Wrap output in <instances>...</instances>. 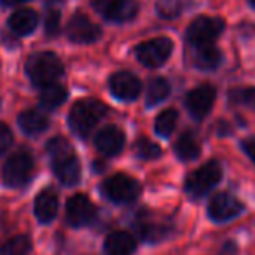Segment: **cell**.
Segmentation results:
<instances>
[{"label": "cell", "instance_id": "obj_28", "mask_svg": "<svg viewBox=\"0 0 255 255\" xmlns=\"http://www.w3.org/2000/svg\"><path fill=\"white\" fill-rule=\"evenodd\" d=\"M135 150L136 156L142 157V159H157L161 156V147L157 143H154L152 140L145 138V136L136 140Z\"/></svg>", "mask_w": 255, "mask_h": 255}, {"label": "cell", "instance_id": "obj_8", "mask_svg": "<svg viewBox=\"0 0 255 255\" xmlns=\"http://www.w3.org/2000/svg\"><path fill=\"white\" fill-rule=\"evenodd\" d=\"M173 51V42L168 37H157L142 42L135 49L136 60L147 68H157L163 63H166Z\"/></svg>", "mask_w": 255, "mask_h": 255}, {"label": "cell", "instance_id": "obj_33", "mask_svg": "<svg viewBox=\"0 0 255 255\" xmlns=\"http://www.w3.org/2000/svg\"><path fill=\"white\" fill-rule=\"evenodd\" d=\"M4 5H7V7H12V5H19V4H25V2H28V0H0Z\"/></svg>", "mask_w": 255, "mask_h": 255}, {"label": "cell", "instance_id": "obj_17", "mask_svg": "<svg viewBox=\"0 0 255 255\" xmlns=\"http://www.w3.org/2000/svg\"><path fill=\"white\" fill-rule=\"evenodd\" d=\"M35 217L39 222L49 224L54 220L58 213V194L53 189H44L35 198Z\"/></svg>", "mask_w": 255, "mask_h": 255}, {"label": "cell", "instance_id": "obj_34", "mask_svg": "<svg viewBox=\"0 0 255 255\" xmlns=\"http://www.w3.org/2000/svg\"><path fill=\"white\" fill-rule=\"evenodd\" d=\"M250 5L252 7H255V0H250Z\"/></svg>", "mask_w": 255, "mask_h": 255}, {"label": "cell", "instance_id": "obj_26", "mask_svg": "<svg viewBox=\"0 0 255 255\" xmlns=\"http://www.w3.org/2000/svg\"><path fill=\"white\" fill-rule=\"evenodd\" d=\"M136 229H138L142 240H145V241H159V240H163L168 233L166 226L154 224V222H150V220H142L140 224H136Z\"/></svg>", "mask_w": 255, "mask_h": 255}, {"label": "cell", "instance_id": "obj_11", "mask_svg": "<svg viewBox=\"0 0 255 255\" xmlns=\"http://www.w3.org/2000/svg\"><path fill=\"white\" fill-rule=\"evenodd\" d=\"M67 35L72 42L93 44L102 37V28L82 12H75L67 26Z\"/></svg>", "mask_w": 255, "mask_h": 255}, {"label": "cell", "instance_id": "obj_23", "mask_svg": "<svg viewBox=\"0 0 255 255\" xmlns=\"http://www.w3.org/2000/svg\"><path fill=\"white\" fill-rule=\"evenodd\" d=\"M171 88H170V82L163 77H156L150 81L149 88H147V95H145V102L149 107L157 105V103L164 102L170 95Z\"/></svg>", "mask_w": 255, "mask_h": 255}, {"label": "cell", "instance_id": "obj_25", "mask_svg": "<svg viewBox=\"0 0 255 255\" xmlns=\"http://www.w3.org/2000/svg\"><path fill=\"white\" fill-rule=\"evenodd\" d=\"M178 114L175 109H166L156 117V133L161 136H170L173 133L175 126H177Z\"/></svg>", "mask_w": 255, "mask_h": 255}, {"label": "cell", "instance_id": "obj_5", "mask_svg": "<svg viewBox=\"0 0 255 255\" xmlns=\"http://www.w3.org/2000/svg\"><path fill=\"white\" fill-rule=\"evenodd\" d=\"M102 192L110 201L117 203V205H124V203L135 201L142 192V187L129 175L116 173L102 184Z\"/></svg>", "mask_w": 255, "mask_h": 255}, {"label": "cell", "instance_id": "obj_18", "mask_svg": "<svg viewBox=\"0 0 255 255\" xmlns=\"http://www.w3.org/2000/svg\"><path fill=\"white\" fill-rule=\"evenodd\" d=\"M105 254L107 255H133L136 248L135 238L124 231H114L105 240Z\"/></svg>", "mask_w": 255, "mask_h": 255}, {"label": "cell", "instance_id": "obj_27", "mask_svg": "<svg viewBox=\"0 0 255 255\" xmlns=\"http://www.w3.org/2000/svg\"><path fill=\"white\" fill-rule=\"evenodd\" d=\"M32 243L28 236H16L0 248V255H28Z\"/></svg>", "mask_w": 255, "mask_h": 255}, {"label": "cell", "instance_id": "obj_19", "mask_svg": "<svg viewBox=\"0 0 255 255\" xmlns=\"http://www.w3.org/2000/svg\"><path fill=\"white\" fill-rule=\"evenodd\" d=\"M37 25H39V16L32 9H19L9 18V28L16 35H28L37 28Z\"/></svg>", "mask_w": 255, "mask_h": 255}, {"label": "cell", "instance_id": "obj_13", "mask_svg": "<svg viewBox=\"0 0 255 255\" xmlns=\"http://www.w3.org/2000/svg\"><path fill=\"white\" fill-rule=\"evenodd\" d=\"M96 219V208L84 194H75L67 201V222L72 227L89 226Z\"/></svg>", "mask_w": 255, "mask_h": 255}, {"label": "cell", "instance_id": "obj_32", "mask_svg": "<svg viewBox=\"0 0 255 255\" xmlns=\"http://www.w3.org/2000/svg\"><path fill=\"white\" fill-rule=\"evenodd\" d=\"M241 149H243L245 152H247V156L255 163V138L243 140V142H241Z\"/></svg>", "mask_w": 255, "mask_h": 255}, {"label": "cell", "instance_id": "obj_21", "mask_svg": "<svg viewBox=\"0 0 255 255\" xmlns=\"http://www.w3.org/2000/svg\"><path fill=\"white\" fill-rule=\"evenodd\" d=\"M196 68L199 70H217L222 61V53L215 46L196 47V53L192 56Z\"/></svg>", "mask_w": 255, "mask_h": 255}, {"label": "cell", "instance_id": "obj_12", "mask_svg": "<svg viewBox=\"0 0 255 255\" xmlns=\"http://www.w3.org/2000/svg\"><path fill=\"white\" fill-rule=\"evenodd\" d=\"M215 96L217 91L213 86L203 84L187 93V96H185V107H187L189 114L194 119H203L212 110L213 103H215Z\"/></svg>", "mask_w": 255, "mask_h": 255}, {"label": "cell", "instance_id": "obj_9", "mask_svg": "<svg viewBox=\"0 0 255 255\" xmlns=\"http://www.w3.org/2000/svg\"><path fill=\"white\" fill-rule=\"evenodd\" d=\"M93 9L114 23L131 21L138 14L136 0H93Z\"/></svg>", "mask_w": 255, "mask_h": 255}, {"label": "cell", "instance_id": "obj_20", "mask_svg": "<svg viewBox=\"0 0 255 255\" xmlns=\"http://www.w3.org/2000/svg\"><path fill=\"white\" fill-rule=\"evenodd\" d=\"M201 145H199L198 136L192 131H185L180 135V138L175 142V154L182 161H192L199 156Z\"/></svg>", "mask_w": 255, "mask_h": 255}, {"label": "cell", "instance_id": "obj_22", "mask_svg": "<svg viewBox=\"0 0 255 255\" xmlns=\"http://www.w3.org/2000/svg\"><path fill=\"white\" fill-rule=\"evenodd\" d=\"M67 89L60 84H49L44 86L40 89V103H42L44 109H56V107L63 105L65 100H67Z\"/></svg>", "mask_w": 255, "mask_h": 255}, {"label": "cell", "instance_id": "obj_6", "mask_svg": "<svg viewBox=\"0 0 255 255\" xmlns=\"http://www.w3.org/2000/svg\"><path fill=\"white\" fill-rule=\"evenodd\" d=\"M33 173V157L28 150L14 152L4 164L2 177L9 187H23L32 178Z\"/></svg>", "mask_w": 255, "mask_h": 255}, {"label": "cell", "instance_id": "obj_14", "mask_svg": "<svg viewBox=\"0 0 255 255\" xmlns=\"http://www.w3.org/2000/svg\"><path fill=\"white\" fill-rule=\"evenodd\" d=\"M109 89L117 100L133 102L135 98H138L142 91V82L129 72H116L109 79Z\"/></svg>", "mask_w": 255, "mask_h": 255}, {"label": "cell", "instance_id": "obj_30", "mask_svg": "<svg viewBox=\"0 0 255 255\" xmlns=\"http://www.w3.org/2000/svg\"><path fill=\"white\" fill-rule=\"evenodd\" d=\"M60 21H61L60 11L47 12V18H46V33L47 35L49 37L58 35V32H60Z\"/></svg>", "mask_w": 255, "mask_h": 255}, {"label": "cell", "instance_id": "obj_4", "mask_svg": "<svg viewBox=\"0 0 255 255\" xmlns=\"http://www.w3.org/2000/svg\"><path fill=\"white\" fill-rule=\"evenodd\" d=\"M222 178V168L217 161H208L201 168L192 171L185 180V192L191 198L198 199L206 196Z\"/></svg>", "mask_w": 255, "mask_h": 255}, {"label": "cell", "instance_id": "obj_29", "mask_svg": "<svg viewBox=\"0 0 255 255\" xmlns=\"http://www.w3.org/2000/svg\"><path fill=\"white\" fill-rule=\"evenodd\" d=\"M229 98L233 103L245 105L255 112V88H238L229 93Z\"/></svg>", "mask_w": 255, "mask_h": 255}, {"label": "cell", "instance_id": "obj_31", "mask_svg": "<svg viewBox=\"0 0 255 255\" xmlns=\"http://www.w3.org/2000/svg\"><path fill=\"white\" fill-rule=\"evenodd\" d=\"M11 145H12V131L9 129L7 124L0 123V156L4 152H7Z\"/></svg>", "mask_w": 255, "mask_h": 255}, {"label": "cell", "instance_id": "obj_7", "mask_svg": "<svg viewBox=\"0 0 255 255\" xmlns=\"http://www.w3.org/2000/svg\"><path fill=\"white\" fill-rule=\"evenodd\" d=\"M224 32V21L219 18H210V16H199L189 25L187 28V40L194 47L213 46L219 35Z\"/></svg>", "mask_w": 255, "mask_h": 255}, {"label": "cell", "instance_id": "obj_2", "mask_svg": "<svg viewBox=\"0 0 255 255\" xmlns=\"http://www.w3.org/2000/svg\"><path fill=\"white\" fill-rule=\"evenodd\" d=\"M107 110L109 109L105 103L95 98H86L77 102L72 107L70 116H68V124H70L72 131L82 138L89 136L93 129L100 124V121L107 116Z\"/></svg>", "mask_w": 255, "mask_h": 255}, {"label": "cell", "instance_id": "obj_24", "mask_svg": "<svg viewBox=\"0 0 255 255\" xmlns=\"http://www.w3.org/2000/svg\"><path fill=\"white\" fill-rule=\"evenodd\" d=\"M189 7V0H157V14L164 19H173Z\"/></svg>", "mask_w": 255, "mask_h": 255}, {"label": "cell", "instance_id": "obj_1", "mask_svg": "<svg viewBox=\"0 0 255 255\" xmlns=\"http://www.w3.org/2000/svg\"><path fill=\"white\" fill-rule=\"evenodd\" d=\"M47 152H49L51 168L58 180L65 185L77 184L81 178V166L70 143L63 136H56L47 143Z\"/></svg>", "mask_w": 255, "mask_h": 255}, {"label": "cell", "instance_id": "obj_10", "mask_svg": "<svg viewBox=\"0 0 255 255\" xmlns=\"http://www.w3.org/2000/svg\"><path fill=\"white\" fill-rule=\"evenodd\" d=\"M243 203L229 192H219L208 203V215L213 222H227L243 212Z\"/></svg>", "mask_w": 255, "mask_h": 255}, {"label": "cell", "instance_id": "obj_3", "mask_svg": "<svg viewBox=\"0 0 255 255\" xmlns=\"http://www.w3.org/2000/svg\"><path fill=\"white\" fill-rule=\"evenodd\" d=\"M26 75L39 88L54 84L63 75V63L54 53H35L26 61Z\"/></svg>", "mask_w": 255, "mask_h": 255}, {"label": "cell", "instance_id": "obj_15", "mask_svg": "<svg viewBox=\"0 0 255 255\" xmlns=\"http://www.w3.org/2000/svg\"><path fill=\"white\" fill-rule=\"evenodd\" d=\"M126 136L117 126H107L96 135L95 147L105 156H117L124 149Z\"/></svg>", "mask_w": 255, "mask_h": 255}, {"label": "cell", "instance_id": "obj_16", "mask_svg": "<svg viewBox=\"0 0 255 255\" xmlns=\"http://www.w3.org/2000/svg\"><path fill=\"white\" fill-rule=\"evenodd\" d=\"M18 124L21 128V131L26 133V135H40L49 128V117L44 110L30 109L19 114Z\"/></svg>", "mask_w": 255, "mask_h": 255}]
</instances>
